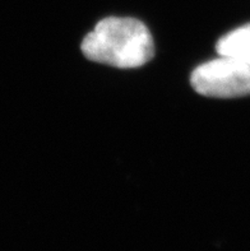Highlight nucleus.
<instances>
[{
  "label": "nucleus",
  "mask_w": 250,
  "mask_h": 251,
  "mask_svg": "<svg viewBox=\"0 0 250 251\" xmlns=\"http://www.w3.org/2000/svg\"><path fill=\"white\" fill-rule=\"evenodd\" d=\"M190 84L196 93L212 99H236L250 95V60L222 56L193 70Z\"/></svg>",
  "instance_id": "f03ea898"
},
{
  "label": "nucleus",
  "mask_w": 250,
  "mask_h": 251,
  "mask_svg": "<svg viewBox=\"0 0 250 251\" xmlns=\"http://www.w3.org/2000/svg\"><path fill=\"white\" fill-rule=\"evenodd\" d=\"M216 50L222 56H235L250 60V25L226 33L219 40Z\"/></svg>",
  "instance_id": "7ed1b4c3"
},
{
  "label": "nucleus",
  "mask_w": 250,
  "mask_h": 251,
  "mask_svg": "<svg viewBox=\"0 0 250 251\" xmlns=\"http://www.w3.org/2000/svg\"><path fill=\"white\" fill-rule=\"evenodd\" d=\"M81 49L88 60L119 69L143 67L155 55L152 35L146 25L128 17L101 19L83 38Z\"/></svg>",
  "instance_id": "f257e3e1"
}]
</instances>
